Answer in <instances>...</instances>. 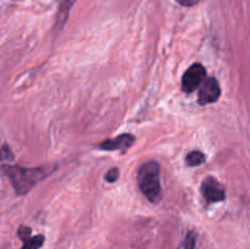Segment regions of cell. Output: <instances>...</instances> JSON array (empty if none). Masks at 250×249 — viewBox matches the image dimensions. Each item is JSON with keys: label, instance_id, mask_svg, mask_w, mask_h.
<instances>
[{"label": "cell", "instance_id": "obj_2", "mask_svg": "<svg viewBox=\"0 0 250 249\" xmlns=\"http://www.w3.org/2000/svg\"><path fill=\"white\" fill-rule=\"evenodd\" d=\"M9 178L11 180L12 186L17 194H26L31 190L39 181L45 178L49 175V171L44 167L26 168L20 166H9L4 168Z\"/></svg>", "mask_w": 250, "mask_h": 249}, {"label": "cell", "instance_id": "obj_9", "mask_svg": "<svg viewBox=\"0 0 250 249\" xmlns=\"http://www.w3.org/2000/svg\"><path fill=\"white\" fill-rule=\"evenodd\" d=\"M195 241H197V234H195L193 231H190L189 233L187 234V237H186L183 249H194Z\"/></svg>", "mask_w": 250, "mask_h": 249}, {"label": "cell", "instance_id": "obj_8", "mask_svg": "<svg viewBox=\"0 0 250 249\" xmlns=\"http://www.w3.org/2000/svg\"><path fill=\"white\" fill-rule=\"evenodd\" d=\"M44 243V237L42 234L39 236H34L31 237L28 241L24 242L23 247L21 249H39Z\"/></svg>", "mask_w": 250, "mask_h": 249}, {"label": "cell", "instance_id": "obj_5", "mask_svg": "<svg viewBox=\"0 0 250 249\" xmlns=\"http://www.w3.org/2000/svg\"><path fill=\"white\" fill-rule=\"evenodd\" d=\"M220 95H221V88H220L219 81L215 77H209L200 87L198 102L200 105L210 104V103L217 102Z\"/></svg>", "mask_w": 250, "mask_h": 249}, {"label": "cell", "instance_id": "obj_12", "mask_svg": "<svg viewBox=\"0 0 250 249\" xmlns=\"http://www.w3.org/2000/svg\"><path fill=\"white\" fill-rule=\"evenodd\" d=\"M177 1L180 2L181 5H183V6H194V5H197L200 0H177Z\"/></svg>", "mask_w": 250, "mask_h": 249}, {"label": "cell", "instance_id": "obj_3", "mask_svg": "<svg viewBox=\"0 0 250 249\" xmlns=\"http://www.w3.org/2000/svg\"><path fill=\"white\" fill-rule=\"evenodd\" d=\"M207 80V70L202 63H193L182 78V89L186 93L194 92L197 88L202 87Z\"/></svg>", "mask_w": 250, "mask_h": 249}, {"label": "cell", "instance_id": "obj_11", "mask_svg": "<svg viewBox=\"0 0 250 249\" xmlns=\"http://www.w3.org/2000/svg\"><path fill=\"white\" fill-rule=\"evenodd\" d=\"M106 181L107 182H110V183H114V182H116L117 181V178H119V170H117V168H111V170H109L107 171V173H106Z\"/></svg>", "mask_w": 250, "mask_h": 249}, {"label": "cell", "instance_id": "obj_10", "mask_svg": "<svg viewBox=\"0 0 250 249\" xmlns=\"http://www.w3.org/2000/svg\"><path fill=\"white\" fill-rule=\"evenodd\" d=\"M31 228L29 227H26V226H21L19 228V237L22 239L23 242L28 241L29 238H31Z\"/></svg>", "mask_w": 250, "mask_h": 249}, {"label": "cell", "instance_id": "obj_6", "mask_svg": "<svg viewBox=\"0 0 250 249\" xmlns=\"http://www.w3.org/2000/svg\"><path fill=\"white\" fill-rule=\"evenodd\" d=\"M136 138L131 133H124L114 139H106L99 144V149L102 150H121L122 153H126L128 148H131L134 143Z\"/></svg>", "mask_w": 250, "mask_h": 249}, {"label": "cell", "instance_id": "obj_7", "mask_svg": "<svg viewBox=\"0 0 250 249\" xmlns=\"http://www.w3.org/2000/svg\"><path fill=\"white\" fill-rule=\"evenodd\" d=\"M207 156L203 151L200 150H192L188 153V155L186 156V163H187L188 166H199L202 165L205 161Z\"/></svg>", "mask_w": 250, "mask_h": 249}, {"label": "cell", "instance_id": "obj_1", "mask_svg": "<svg viewBox=\"0 0 250 249\" xmlns=\"http://www.w3.org/2000/svg\"><path fill=\"white\" fill-rule=\"evenodd\" d=\"M138 186L142 193L151 203H159L163 197L160 185V165L156 161H148L138 168Z\"/></svg>", "mask_w": 250, "mask_h": 249}, {"label": "cell", "instance_id": "obj_4", "mask_svg": "<svg viewBox=\"0 0 250 249\" xmlns=\"http://www.w3.org/2000/svg\"><path fill=\"white\" fill-rule=\"evenodd\" d=\"M202 194L208 203H217L226 199L224 186L215 177H207L202 183Z\"/></svg>", "mask_w": 250, "mask_h": 249}]
</instances>
